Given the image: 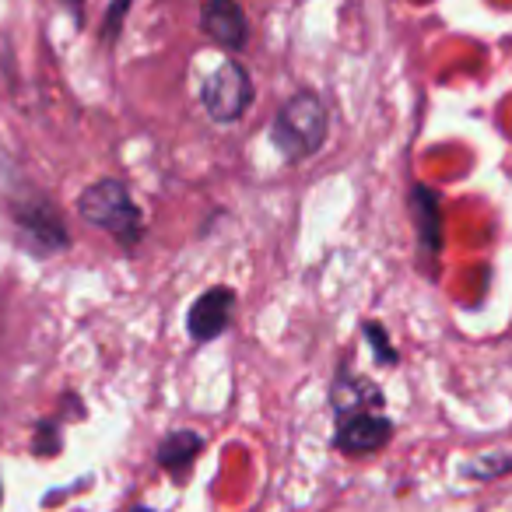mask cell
Here are the masks:
<instances>
[{"label":"cell","instance_id":"cell-1","mask_svg":"<svg viewBox=\"0 0 512 512\" xmlns=\"http://www.w3.org/2000/svg\"><path fill=\"white\" fill-rule=\"evenodd\" d=\"M327 106L316 92H295L271 123V141L288 162L316 155L327 141Z\"/></svg>","mask_w":512,"mask_h":512},{"label":"cell","instance_id":"cell-2","mask_svg":"<svg viewBox=\"0 0 512 512\" xmlns=\"http://www.w3.org/2000/svg\"><path fill=\"white\" fill-rule=\"evenodd\" d=\"M78 214L81 221L120 239L123 246H137V239L144 232L141 211H137L127 183H120V179H99V183L88 186L78 197Z\"/></svg>","mask_w":512,"mask_h":512},{"label":"cell","instance_id":"cell-3","mask_svg":"<svg viewBox=\"0 0 512 512\" xmlns=\"http://www.w3.org/2000/svg\"><path fill=\"white\" fill-rule=\"evenodd\" d=\"M11 218H15V228H18V235H22L25 246H29V253L50 256L71 242L67 225H64V214H60L36 186L25 190L18 200H11Z\"/></svg>","mask_w":512,"mask_h":512},{"label":"cell","instance_id":"cell-4","mask_svg":"<svg viewBox=\"0 0 512 512\" xmlns=\"http://www.w3.org/2000/svg\"><path fill=\"white\" fill-rule=\"evenodd\" d=\"M200 102H204L207 116L214 123H235L253 102V81H249L246 67L225 60L214 74H207V81L200 85Z\"/></svg>","mask_w":512,"mask_h":512},{"label":"cell","instance_id":"cell-5","mask_svg":"<svg viewBox=\"0 0 512 512\" xmlns=\"http://www.w3.org/2000/svg\"><path fill=\"white\" fill-rule=\"evenodd\" d=\"M232 313H235V292L225 285L218 288H207L197 302L190 306L186 313V330L197 344H207L214 337L225 334V327L232 323Z\"/></svg>","mask_w":512,"mask_h":512},{"label":"cell","instance_id":"cell-6","mask_svg":"<svg viewBox=\"0 0 512 512\" xmlns=\"http://www.w3.org/2000/svg\"><path fill=\"white\" fill-rule=\"evenodd\" d=\"M393 425L390 418H383L379 411H362V414H351V418L337 421V435H334V446L348 456H365V453H376L390 442Z\"/></svg>","mask_w":512,"mask_h":512},{"label":"cell","instance_id":"cell-7","mask_svg":"<svg viewBox=\"0 0 512 512\" xmlns=\"http://www.w3.org/2000/svg\"><path fill=\"white\" fill-rule=\"evenodd\" d=\"M200 29L225 50H242L249 39L246 11L235 0H207L204 11H200Z\"/></svg>","mask_w":512,"mask_h":512},{"label":"cell","instance_id":"cell-8","mask_svg":"<svg viewBox=\"0 0 512 512\" xmlns=\"http://www.w3.org/2000/svg\"><path fill=\"white\" fill-rule=\"evenodd\" d=\"M330 404H334L337 418H351V414H362V411H379V407H383V393H379L376 383H369V379L341 369L334 379Z\"/></svg>","mask_w":512,"mask_h":512},{"label":"cell","instance_id":"cell-9","mask_svg":"<svg viewBox=\"0 0 512 512\" xmlns=\"http://www.w3.org/2000/svg\"><path fill=\"white\" fill-rule=\"evenodd\" d=\"M411 214H414V232H418L421 253L435 260L442 249V225H439V197L428 186H414L411 190Z\"/></svg>","mask_w":512,"mask_h":512},{"label":"cell","instance_id":"cell-10","mask_svg":"<svg viewBox=\"0 0 512 512\" xmlns=\"http://www.w3.org/2000/svg\"><path fill=\"white\" fill-rule=\"evenodd\" d=\"M200 449H204V439H200L197 432H190V428H179V432L162 439V446H158V463H162L165 470H172V474H179V470H186L197 460Z\"/></svg>","mask_w":512,"mask_h":512},{"label":"cell","instance_id":"cell-11","mask_svg":"<svg viewBox=\"0 0 512 512\" xmlns=\"http://www.w3.org/2000/svg\"><path fill=\"white\" fill-rule=\"evenodd\" d=\"M130 4H134V0H113V4H109V11H106V22H102V43H106V46H113L116 39H120L123 18H127Z\"/></svg>","mask_w":512,"mask_h":512},{"label":"cell","instance_id":"cell-12","mask_svg":"<svg viewBox=\"0 0 512 512\" xmlns=\"http://www.w3.org/2000/svg\"><path fill=\"white\" fill-rule=\"evenodd\" d=\"M365 341L372 344V351H376V358L383 365H393L397 362V348H393L390 341H386V330L379 327V323H365Z\"/></svg>","mask_w":512,"mask_h":512},{"label":"cell","instance_id":"cell-13","mask_svg":"<svg viewBox=\"0 0 512 512\" xmlns=\"http://www.w3.org/2000/svg\"><path fill=\"white\" fill-rule=\"evenodd\" d=\"M505 470H512V456H484L481 463H467V467H463V474L495 477V474H505Z\"/></svg>","mask_w":512,"mask_h":512},{"label":"cell","instance_id":"cell-14","mask_svg":"<svg viewBox=\"0 0 512 512\" xmlns=\"http://www.w3.org/2000/svg\"><path fill=\"white\" fill-rule=\"evenodd\" d=\"M36 449L39 456H53L60 449V425L57 421H39V432H36Z\"/></svg>","mask_w":512,"mask_h":512},{"label":"cell","instance_id":"cell-15","mask_svg":"<svg viewBox=\"0 0 512 512\" xmlns=\"http://www.w3.org/2000/svg\"><path fill=\"white\" fill-rule=\"evenodd\" d=\"M64 4L71 8V15H74V18H81V0H64Z\"/></svg>","mask_w":512,"mask_h":512},{"label":"cell","instance_id":"cell-16","mask_svg":"<svg viewBox=\"0 0 512 512\" xmlns=\"http://www.w3.org/2000/svg\"><path fill=\"white\" fill-rule=\"evenodd\" d=\"M130 512H151V509H144V505H137V509H130Z\"/></svg>","mask_w":512,"mask_h":512},{"label":"cell","instance_id":"cell-17","mask_svg":"<svg viewBox=\"0 0 512 512\" xmlns=\"http://www.w3.org/2000/svg\"><path fill=\"white\" fill-rule=\"evenodd\" d=\"M0 498H4V488H0Z\"/></svg>","mask_w":512,"mask_h":512}]
</instances>
